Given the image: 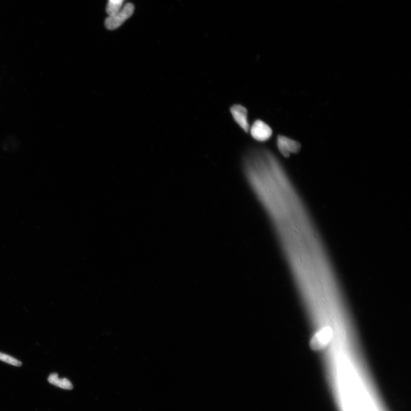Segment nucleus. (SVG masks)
Instances as JSON below:
<instances>
[{
	"instance_id": "f257e3e1",
	"label": "nucleus",
	"mask_w": 411,
	"mask_h": 411,
	"mask_svg": "<svg viewBox=\"0 0 411 411\" xmlns=\"http://www.w3.org/2000/svg\"><path fill=\"white\" fill-rule=\"evenodd\" d=\"M134 6L132 3H126L114 14L109 16L105 20V27L109 30H114L120 27L126 20L132 16Z\"/></svg>"
},
{
	"instance_id": "f03ea898",
	"label": "nucleus",
	"mask_w": 411,
	"mask_h": 411,
	"mask_svg": "<svg viewBox=\"0 0 411 411\" xmlns=\"http://www.w3.org/2000/svg\"><path fill=\"white\" fill-rule=\"evenodd\" d=\"M333 331L330 327H324L317 331L313 335L310 346L314 350H320L326 348L330 342Z\"/></svg>"
},
{
	"instance_id": "7ed1b4c3",
	"label": "nucleus",
	"mask_w": 411,
	"mask_h": 411,
	"mask_svg": "<svg viewBox=\"0 0 411 411\" xmlns=\"http://www.w3.org/2000/svg\"><path fill=\"white\" fill-rule=\"evenodd\" d=\"M272 131L270 127L262 121L257 120L251 128V134L254 139L264 142L270 138Z\"/></svg>"
},
{
	"instance_id": "20e7f679",
	"label": "nucleus",
	"mask_w": 411,
	"mask_h": 411,
	"mask_svg": "<svg viewBox=\"0 0 411 411\" xmlns=\"http://www.w3.org/2000/svg\"><path fill=\"white\" fill-rule=\"evenodd\" d=\"M277 146L280 152L286 157L289 156L290 153H297L301 148L298 142L282 136L278 137Z\"/></svg>"
},
{
	"instance_id": "39448f33",
	"label": "nucleus",
	"mask_w": 411,
	"mask_h": 411,
	"mask_svg": "<svg viewBox=\"0 0 411 411\" xmlns=\"http://www.w3.org/2000/svg\"><path fill=\"white\" fill-rule=\"evenodd\" d=\"M231 113L235 121L241 126V128L248 133L250 126L248 121V110L240 104H235L231 107Z\"/></svg>"
},
{
	"instance_id": "423d86ee",
	"label": "nucleus",
	"mask_w": 411,
	"mask_h": 411,
	"mask_svg": "<svg viewBox=\"0 0 411 411\" xmlns=\"http://www.w3.org/2000/svg\"><path fill=\"white\" fill-rule=\"evenodd\" d=\"M48 382L55 386L65 390H72L73 386L68 379L66 378H59L57 373H51L49 376Z\"/></svg>"
},
{
	"instance_id": "0eeeda50",
	"label": "nucleus",
	"mask_w": 411,
	"mask_h": 411,
	"mask_svg": "<svg viewBox=\"0 0 411 411\" xmlns=\"http://www.w3.org/2000/svg\"><path fill=\"white\" fill-rule=\"evenodd\" d=\"M124 0H109L106 6V12L109 16L114 14L122 8Z\"/></svg>"
},
{
	"instance_id": "6e6552de",
	"label": "nucleus",
	"mask_w": 411,
	"mask_h": 411,
	"mask_svg": "<svg viewBox=\"0 0 411 411\" xmlns=\"http://www.w3.org/2000/svg\"><path fill=\"white\" fill-rule=\"evenodd\" d=\"M0 360L5 362L6 363L16 366V367H20L22 363L20 360H16L11 356H8L5 354L0 353Z\"/></svg>"
}]
</instances>
